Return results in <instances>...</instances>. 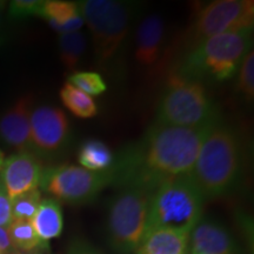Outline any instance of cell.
I'll list each match as a JSON object with an SVG mask.
<instances>
[{"label":"cell","instance_id":"1","mask_svg":"<svg viewBox=\"0 0 254 254\" xmlns=\"http://www.w3.org/2000/svg\"><path fill=\"white\" fill-rule=\"evenodd\" d=\"M209 128L155 123L138 144L127 147L110 167L113 184L152 193L167 180L190 174Z\"/></svg>","mask_w":254,"mask_h":254},{"label":"cell","instance_id":"2","mask_svg":"<svg viewBox=\"0 0 254 254\" xmlns=\"http://www.w3.org/2000/svg\"><path fill=\"white\" fill-rule=\"evenodd\" d=\"M243 168L239 135L219 119L206 133L190 177L205 198L228 194L238 185Z\"/></svg>","mask_w":254,"mask_h":254},{"label":"cell","instance_id":"3","mask_svg":"<svg viewBox=\"0 0 254 254\" xmlns=\"http://www.w3.org/2000/svg\"><path fill=\"white\" fill-rule=\"evenodd\" d=\"M251 46L252 30L207 38L193 47L178 74L199 82L226 81L236 74Z\"/></svg>","mask_w":254,"mask_h":254},{"label":"cell","instance_id":"4","mask_svg":"<svg viewBox=\"0 0 254 254\" xmlns=\"http://www.w3.org/2000/svg\"><path fill=\"white\" fill-rule=\"evenodd\" d=\"M204 196L190 174L167 180L151 193L145 232L168 228L190 234L202 215Z\"/></svg>","mask_w":254,"mask_h":254},{"label":"cell","instance_id":"5","mask_svg":"<svg viewBox=\"0 0 254 254\" xmlns=\"http://www.w3.org/2000/svg\"><path fill=\"white\" fill-rule=\"evenodd\" d=\"M78 7L92 32L95 64L101 69H109L129 32L132 5L113 0H84L78 2Z\"/></svg>","mask_w":254,"mask_h":254},{"label":"cell","instance_id":"6","mask_svg":"<svg viewBox=\"0 0 254 254\" xmlns=\"http://www.w3.org/2000/svg\"><path fill=\"white\" fill-rule=\"evenodd\" d=\"M219 119L218 109L202 82L176 73L159 103L155 123L186 128H207Z\"/></svg>","mask_w":254,"mask_h":254},{"label":"cell","instance_id":"7","mask_svg":"<svg viewBox=\"0 0 254 254\" xmlns=\"http://www.w3.org/2000/svg\"><path fill=\"white\" fill-rule=\"evenodd\" d=\"M151 192L123 187L111 199L107 213L109 244L117 254H134L144 237Z\"/></svg>","mask_w":254,"mask_h":254},{"label":"cell","instance_id":"8","mask_svg":"<svg viewBox=\"0 0 254 254\" xmlns=\"http://www.w3.org/2000/svg\"><path fill=\"white\" fill-rule=\"evenodd\" d=\"M113 184L111 170H86L74 165H58L43 170L39 186L56 200L71 205L90 204L105 187Z\"/></svg>","mask_w":254,"mask_h":254},{"label":"cell","instance_id":"9","mask_svg":"<svg viewBox=\"0 0 254 254\" xmlns=\"http://www.w3.org/2000/svg\"><path fill=\"white\" fill-rule=\"evenodd\" d=\"M253 23L252 0H215L195 15L190 33L193 47L217 34L252 30Z\"/></svg>","mask_w":254,"mask_h":254},{"label":"cell","instance_id":"10","mask_svg":"<svg viewBox=\"0 0 254 254\" xmlns=\"http://www.w3.org/2000/svg\"><path fill=\"white\" fill-rule=\"evenodd\" d=\"M69 122L63 110L40 106L31 114L32 153L39 157H52L67 145Z\"/></svg>","mask_w":254,"mask_h":254},{"label":"cell","instance_id":"11","mask_svg":"<svg viewBox=\"0 0 254 254\" xmlns=\"http://www.w3.org/2000/svg\"><path fill=\"white\" fill-rule=\"evenodd\" d=\"M43 167L39 158L32 152H17L2 163L0 182L9 199L37 190L40 184Z\"/></svg>","mask_w":254,"mask_h":254},{"label":"cell","instance_id":"12","mask_svg":"<svg viewBox=\"0 0 254 254\" xmlns=\"http://www.w3.org/2000/svg\"><path fill=\"white\" fill-rule=\"evenodd\" d=\"M33 99L24 95L0 118V138L17 152H32L31 114Z\"/></svg>","mask_w":254,"mask_h":254},{"label":"cell","instance_id":"13","mask_svg":"<svg viewBox=\"0 0 254 254\" xmlns=\"http://www.w3.org/2000/svg\"><path fill=\"white\" fill-rule=\"evenodd\" d=\"M189 247L201 254H238V245L230 232L219 222L201 220L190 233Z\"/></svg>","mask_w":254,"mask_h":254},{"label":"cell","instance_id":"14","mask_svg":"<svg viewBox=\"0 0 254 254\" xmlns=\"http://www.w3.org/2000/svg\"><path fill=\"white\" fill-rule=\"evenodd\" d=\"M165 24L160 15L146 17L136 31L135 60L146 67H152L163 53Z\"/></svg>","mask_w":254,"mask_h":254},{"label":"cell","instance_id":"15","mask_svg":"<svg viewBox=\"0 0 254 254\" xmlns=\"http://www.w3.org/2000/svg\"><path fill=\"white\" fill-rule=\"evenodd\" d=\"M190 234L184 232L155 228L144 233L134 254H186Z\"/></svg>","mask_w":254,"mask_h":254},{"label":"cell","instance_id":"16","mask_svg":"<svg viewBox=\"0 0 254 254\" xmlns=\"http://www.w3.org/2000/svg\"><path fill=\"white\" fill-rule=\"evenodd\" d=\"M34 231L44 243L58 238L63 232L64 219L58 200L43 199L31 220Z\"/></svg>","mask_w":254,"mask_h":254},{"label":"cell","instance_id":"17","mask_svg":"<svg viewBox=\"0 0 254 254\" xmlns=\"http://www.w3.org/2000/svg\"><path fill=\"white\" fill-rule=\"evenodd\" d=\"M78 161L86 170L100 172L106 171L114 163V155L104 142L87 140L81 145L78 152Z\"/></svg>","mask_w":254,"mask_h":254},{"label":"cell","instance_id":"18","mask_svg":"<svg viewBox=\"0 0 254 254\" xmlns=\"http://www.w3.org/2000/svg\"><path fill=\"white\" fill-rule=\"evenodd\" d=\"M8 237L14 251L36 252L49 249V244L44 243L38 237L32 222L28 220H12L7 227Z\"/></svg>","mask_w":254,"mask_h":254},{"label":"cell","instance_id":"19","mask_svg":"<svg viewBox=\"0 0 254 254\" xmlns=\"http://www.w3.org/2000/svg\"><path fill=\"white\" fill-rule=\"evenodd\" d=\"M86 36L80 31L60 34L58 38L59 56L63 65L69 72H75L86 51Z\"/></svg>","mask_w":254,"mask_h":254},{"label":"cell","instance_id":"20","mask_svg":"<svg viewBox=\"0 0 254 254\" xmlns=\"http://www.w3.org/2000/svg\"><path fill=\"white\" fill-rule=\"evenodd\" d=\"M60 98H62L64 106L78 118L88 119L97 116L98 107L93 98L74 87L69 82H65V85L62 87Z\"/></svg>","mask_w":254,"mask_h":254},{"label":"cell","instance_id":"21","mask_svg":"<svg viewBox=\"0 0 254 254\" xmlns=\"http://www.w3.org/2000/svg\"><path fill=\"white\" fill-rule=\"evenodd\" d=\"M78 2L49 0L43 2L39 17L44 18L51 27L66 23L77 17H80Z\"/></svg>","mask_w":254,"mask_h":254},{"label":"cell","instance_id":"22","mask_svg":"<svg viewBox=\"0 0 254 254\" xmlns=\"http://www.w3.org/2000/svg\"><path fill=\"white\" fill-rule=\"evenodd\" d=\"M41 200H43L41 193L38 189L15 196L11 200L12 220L31 221L39 207Z\"/></svg>","mask_w":254,"mask_h":254},{"label":"cell","instance_id":"23","mask_svg":"<svg viewBox=\"0 0 254 254\" xmlns=\"http://www.w3.org/2000/svg\"><path fill=\"white\" fill-rule=\"evenodd\" d=\"M69 84L88 95H99L107 90L106 82L97 72H74L68 77Z\"/></svg>","mask_w":254,"mask_h":254},{"label":"cell","instance_id":"24","mask_svg":"<svg viewBox=\"0 0 254 254\" xmlns=\"http://www.w3.org/2000/svg\"><path fill=\"white\" fill-rule=\"evenodd\" d=\"M237 90L247 100L254 98V53L252 50L246 53L238 68Z\"/></svg>","mask_w":254,"mask_h":254},{"label":"cell","instance_id":"25","mask_svg":"<svg viewBox=\"0 0 254 254\" xmlns=\"http://www.w3.org/2000/svg\"><path fill=\"white\" fill-rule=\"evenodd\" d=\"M41 0H14L7 6V19L11 20H24L31 17H39L41 7Z\"/></svg>","mask_w":254,"mask_h":254},{"label":"cell","instance_id":"26","mask_svg":"<svg viewBox=\"0 0 254 254\" xmlns=\"http://www.w3.org/2000/svg\"><path fill=\"white\" fill-rule=\"evenodd\" d=\"M66 254H105L103 251L97 249L90 241L81 239V238H74L68 243Z\"/></svg>","mask_w":254,"mask_h":254},{"label":"cell","instance_id":"27","mask_svg":"<svg viewBox=\"0 0 254 254\" xmlns=\"http://www.w3.org/2000/svg\"><path fill=\"white\" fill-rule=\"evenodd\" d=\"M12 222L11 199L6 193L5 187L0 182V227L7 228Z\"/></svg>","mask_w":254,"mask_h":254},{"label":"cell","instance_id":"28","mask_svg":"<svg viewBox=\"0 0 254 254\" xmlns=\"http://www.w3.org/2000/svg\"><path fill=\"white\" fill-rule=\"evenodd\" d=\"M6 7H7V2L0 0V46L6 44L8 38L7 26H6V18L7 17L5 15Z\"/></svg>","mask_w":254,"mask_h":254},{"label":"cell","instance_id":"29","mask_svg":"<svg viewBox=\"0 0 254 254\" xmlns=\"http://www.w3.org/2000/svg\"><path fill=\"white\" fill-rule=\"evenodd\" d=\"M14 252L11 240H9L7 228L0 227V254H12Z\"/></svg>","mask_w":254,"mask_h":254},{"label":"cell","instance_id":"30","mask_svg":"<svg viewBox=\"0 0 254 254\" xmlns=\"http://www.w3.org/2000/svg\"><path fill=\"white\" fill-rule=\"evenodd\" d=\"M4 154H2L1 150H0V171H1V167H2V163H4Z\"/></svg>","mask_w":254,"mask_h":254},{"label":"cell","instance_id":"31","mask_svg":"<svg viewBox=\"0 0 254 254\" xmlns=\"http://www.w3.org/2000/svg\"><path fill=\"white\" fill-rule=\"evenodd\" d=\"M190 254H201V253H198V252H192V251H190Z\"/></svg>","mask_w":254,"mask_h":254},{"label":"cell","instance_id":"32","mask_svg":"<svg viewBox=\"0 0 254 254\" xmlns=\"http://www.w3.org/2000/svg\"><path fill=\"white\" fill-rule=\"evenodd\" d=\"M12 254H24V253H21V252H13Z\"/></svg>","mask_w":254,"mask_h":254}]
</instances>
